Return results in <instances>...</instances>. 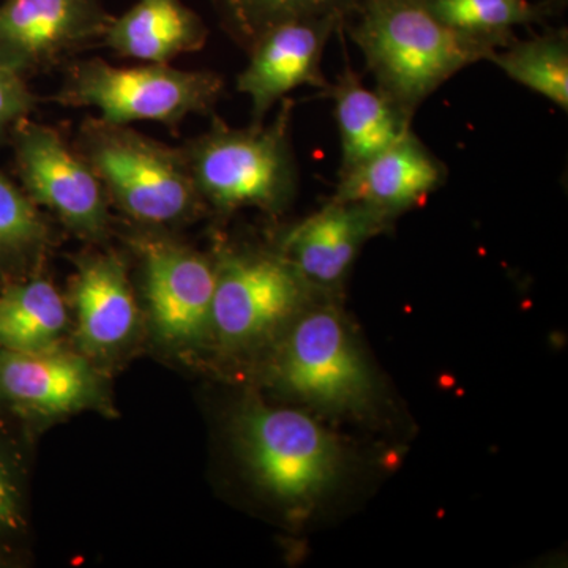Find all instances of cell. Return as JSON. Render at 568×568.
<instances>
[{
	"label": "cell",
	"mask_w": 568,
	"mask_h": 568,
	"mask_svg": "<svg viewBox=\"0 0 568 568\" xmlns=\"http://www.w3.org/2000/svg\"><path fill=\"white\" fill-rule=\"evenodd\" d=\"M437 20L455 31L504 48L517 39L515 28L540 24L555 13L556 0H422Z\"/></svg>",
	"instance_id": "ffe728a7"
},
{
	"label": "cell",
	"mask_w": 568,
	"mask_h": 568,
	"mask_svg": "<svg viewBox=\"0 0 568 568\" xmlns=\"http://www.w3.org/2000/svg\"><path fill=\"white\" fill-rule=\"evenodd\" d=\"M10 141L21 189L33 204L82 237H103L110 227V201L74 144L54 126L29 118L14 126Z\"/></svg>",
	"instance_id": "ba28073f"
},
{
	"label": "cell",
	"mask_w": 568,
	"mask_h": 568,
	"mask_svg": "<svg viewBox=\"0 0 568 568\" xmlns=\"http://www.w3.org/2000/svg\"><path fill=\"white\" fill-rule=\"evenodd\" d=\"M212 335L248 347L294 323L320 291L282 253L226 250L215 260Z\"/></svg>",
	"instance_id": "8992f818"
},
{
	"label": "cell",
	"mask_w": 568,
	"mask_h": 568,
	"mask_svg": "<svg viewBox=\"0 0 568 568\" xmlns=\"http://www.w3.org/2000/svg\"><path fill=\"white\" fill-rule=\"evenodd\" d=\"M26 528V496L20 455L0 440V549Z\"/></svg>",
	"instance_id": "603a6c76"
},
{
	"label": "cell",
	"mask_w": 568,
	"mask_h": 568,
	"mask_svg": "<svg viewBox=\"0 0 568 568\" xmlns=\"http://www.w3.org/2000/svg\"><path fill=\"white\" fill-rule=\"evenodd\" d=\"M209 29L203 18L182 0H138L112 18L102 44L121 58L142 63H171L201 51Z\"/></svg>",
	"instance_id": "2e32d148"
},
{
	"label": "cell",
	"mask_w": 568,
	"mask_h": 568,
	"mask_svg": "<svg viewBox=\"0 0 568 568\" xmlns=\"http://www.w3.org/2000/svg\"><path fill=\"white\" fill-rule=\"evenodd\" d=\"M447 175L446 164L410 130L386 151L339 175L332 197L364 204L395 222L424 204Z\"/></svg>",
	"instance_id": "4fadbf2b"
},
{
	"label": "cell",
	"mask_w": 568,
	"mask_h": 568,
	"mask_svg": "<svg viewBox=\"0 0 568 568\" xmlns=\"http://www.w3.org/2000/svg\"><path fill=\"white\" fill-rule=\"evenodd\" d=\"M73 304L82 345L92 353L115 349L130 338L138 306L118 254L82 257L73 280Z\"/></svg>",
	"instance_id": "9a60e30c"
},
{
	"label": "cell",
	"mask_w": 568,
	"mask_h": 568,
	"mask_svg": "<svg viewBox=\"0 0 568 568\" xmlns=\"http://www.w3.org/2000/svg\"><path fill=\"white\" fill-rule=\"evenodd\" d=\"M362 0H212L224 32L242 50L280 24L297 18L336 17L349 20Z\"/></svg>",
	"instance_id": "44dd1931"
},
{
	"label": "cell",
	"mask_w": 568,
	"mask_h": 568,
	"mask_svg": "<svg viewBox=\"0 0 568 568\" xmlns=\"http://www.w3.org/2000/svg\"><path fill=\"white\" fill-rule=\"evenodd\" d=\"M153 325L162 338L192 345L212 334L215 261L170 239L138 235Z\"/></svg>",
	"instance_id": "30bf717a"
},
{
	"label": "cell",
	"mask_w": 568,
	"mask_h": 568,
	"mask_svg": "<svg viewBox=\"0 0 568 568\" xmlns=\"http://www.w3.org/2000/svg\"><path fill=\"white\" fill-rule=\"evenodd\" d=\"M343 31L364 54L377 91L409 119L440 85L497 50L444 24L422 0H362Z\"/></svg>",
	"instance_id": "6da1fadb"
},
{
	"label": "cell",
	"mask_w": 568,
	"mask_h": 568,
	"mask_svg": "<svg viewBox=\"0 0 568 568\" xmlns=\"http://www.w3.org/2000/svg\"><path fill=\"white\" fill-rule=\"evenodd\" d=\"M47 223L21 186L0 173V264L18 263L44 245Z\"/></svg>",
	"instance_id": "7402d4cb"
},
{
	"label": "cell",
	"mask_w": 568,
	"mask_h": 568,
	"mask_svg": "<svg viewBox=\"0 0 568 568\" xmlns=\"http://www.w3.org/2000/svg\"><path fill=\"white\" fill-rule=\"evenodd\" d=\"M294 100L284 99L274 121L233 129L213 118L211 129L182 149L204 205L219 213L241 209L282 212L297 193L291 144Z\"/></svg>",
	"instance_id": "7a4b0ae2"
},
{
	"label": "cell",
	"mask_w": 568,
	"mask_h": 568,
	"mask_svg": "<svg viewBox=\"0 0 568 568\" xmlns=\"http://www.w3.org/2000/svg\"><path fill=\"white\" fill-rule=\"evenodd\" d=\"M3 406H6V402H3L2 392H0V409H2Z\"/></svg>",
	"instance_id": "d4e9b609"
},
{
	"label": "cell",
	"mask_w": 568,
	"mask_h": 568,
	"mask_svg": "<svg viewBox=\"0 0 568 568\" xmlns=\"http://www.w3.org/2000/svg\"><path fill=\"white\" fill-rule=\"evenodd\" d=\"M345 22L336 17L297 18L280 22L261 33L246 50L248 63L237 77V91L252 102V123H264L265 115L287 93L302 85L325 91V47Z\"/></svg>",
	"instance_id": "8fae6325"
},
{
	"label": "cell",
	"mask_w": 568,
	"mask_h": 568,
	"mask_svg": "<svg viewBox=\"0 0 568 568\" xmlns=\"http://www.w3.org/2000/svg\"><path fill=\"white\" fill-rule=\"evenodd\" d=\"M324 93L334 102L342 142L338 178L386 151L413 130V119L383 92L366 88L349 61Z\"/></svg>",
	"instance_id": "e0dca14e"
},
{
	"label": "cell",
	"mask_w": 568,
	"mask_h": 568,
	"mask_svg": "<svg viewBox=\"0 0 568 568\" xmlns=\"http://www.w3.org/2000/svg\"><path fill=\"white\" fill-rule=\"evenodd\" d=\"M235 435L256 484L284 506H313L342 474L343 452L335 437L298 410L245 407Z\"/></svg>",
	"instance_id": "5b68a950"
},
{
	"label": "cell",
	"mask_w": 568,
	"mask_h": 568,
	"mask_svg": "<svg viewBox=\"0 0 568 568\" xmlns=\"http://www.w3.org/2000/svg\"><path fill=\"white\" fill-rule=\"evenodd\" d=\"M392 220L364 204L331 197L320 211L283 234L278 252L320 293L345 282L362 246L386 233Z\"/></svg>",
	"instance_id": "7c38bea8"
},
{
	"label": "cell",
	"mask_w": 568,
	"mask_h": 568,
	"mask_svg": "<svg viewBox=\"0 0 568 568\" xmlns=\"http://www.w3.org/2000/svg\"><path fill=\"white\" fill-rule=\"evenodd\" d=\"M110 204L134 222L164 226L205 207L182 149L100 118L82 122L77 141Z\"/></svg>",
	"instance_id": "3957f363"
},
{
	"label": "cell",
	"mask_w": 568,
	"mask_h": 568,
	"mask_svg": "<svg viewBox=\"0 0 568 568\" xmlns=\"http://www.w3.org/2000/svg\"><path fill=\"white\" fill-rule=\"evenodd\" d=\"M224 91L219 73L181 70L171 63L115 67L92 58L70 63L52 97L67 108H93L118 125L162 123L179 129L190 115L209 114Z\"/></svg>",
	"instance_id": "277c9868"
},
{
	"label": "cell",
	"mask_w": 568,
	"mask_h": 568,
	"mask_svg": "<svg viewBox=\"0 0 568 568\" xmlns=\"http://www.w3.org/2000/svg\"><path fill=\"white\" fill-rule=\"evenodd\" d=\"M112 18L100 0H2L0 65L28 80L102 44Z\"/></svg>",
	"instance_id": "9c48e42d"
},
{
	"label": "cell",
	"mask_w": 568,
	"mask_h": 568,
	"mask_svg": "<svg viewBox=\"0 0 568 568\" xmlns=\"http://www.w3.org/2000/svg\"><path fill=\"white\" fill-rule=\"evenodd\" d=\"M510 80L568 110V33L547 31L528 40L515 39L488 59Z\"/></svg>",
	"instance_id": "d6986e66"
},
{
	"label": "cell",
	"mask_w": 568,
	"mask_h": 568,
	"mask_svg": "<svg viewBox=\"0 0 568 568\" xmlns=\"http://www.w3.org/2000/svg\"><path fill=\"white\" fill-rule=\"evenodd\" d=\"M276 379L295 398L332 410H361L373 398L368 364L334 305L312 304L284 338Z\"/></svg>",
	"instance_id": "52a82bcc"
},
{
	"label": "cell",
	"mask_w": 568,
	"mask_h": 568,
	"mask_svg": "<svg viewBox=\"0 0 568 568\" xmlns=\"http://www.w3.org/2000/svg\"><path fill=\"white\" fill-rule=\"evenodd\" d=\"M0 392L6 406L55 416L91 405L99 381L88 362L51 349L21 354L0 351Z\"/></svg>",
	"instance_id": "5bb4252c"
},
{
	"label": "cell",
	"mask_w": 568,
	"mask_h": 568,
	"mask_svg": "<svg viewBox=\"0 0 568 568\" xmlns=\"http://www.w3.org/2000/svg\"><path fill=\"white\" fill-rule=\"evenodd\" d=\"M37 102L28 80L0 65V144L10 140L14 126L32 114Z\"/></svg>",
	"instance_id": "cb8c5ba5"
},
{
	"label": "cell",
	"mask_w": 568,
	"mask_h": 568,
	"mask_svg": "<svg viewBox=\"0 0 568 568\" xmlns=\"http://www.w3.org/2000/svg\"><path fill=\"white\" fill-rule=\"evenodd\" d=\"M67 320L62 295L48 280L10 284L0 293V351L33 354L55 349Z\"/></svg>",
	"instance_id": "ac0fdd59"
}]
</instances>
